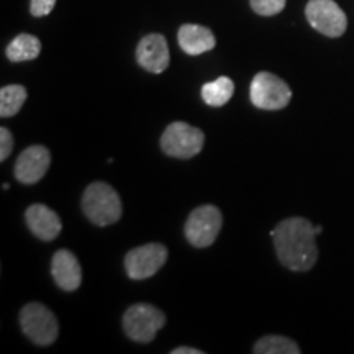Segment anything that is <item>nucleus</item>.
Segmentation results:
<instances>
[{
  "label": "nucleus",
  "instance_id": "nucleus-7",
  "mask_svg": "<svg viewBox=\"0 0 354 354\" xmlns=\"http://www.w3.org/2000/svg\"><path fill=\"white\" fill-rule=\"evenodd\" d=\"M221 225H223V216L220 209H216L215 205L197 207L185 221V238L192 246L207 248L215 243Z\"/></svg>",
  "mask_w": 354,
  "mask_h": 354
},
{
  "label": "nucleus",
  "instance_id": "nucleus-21",
  "mask_svg": "<svg viewBox=\"0 0 354 354\" xmlns=\"http://www.w3.org/2000/svg\"><path fill=\"white\" fill-rule=\"evenodd\" d=\"M56 6V0H32L30 3V13L33 17H46L53 12Z\"/></svg>",
  "mask_w": 354,
  "mask_h": 354
},
{
  "label": "nucleus",
  "instance_id": "nucleus-17",
  "mask_svg": "<svg viewBox=\"0 0 354 354\" xmlns=\"http://www.w3.org/2000/svg\"><path fill=\"white\" fill-rule=\"evenodd\" d=\"M26 100V88L19 84H12L0 88V117L8 118L20 112Z\"/></svg>",
  "mask_w": 354,
  "mask_h": 354
},
{
  "label": "nucleus",
  "instance_id": "nucleus-15",
  "mask_svg": "<svg viewBox=\"0 0 354 354\" xmlns=\"http://www.w3.org/2000/svg\"><path fill=\"white\" fill-rule=\"evenodd\" d=\"M7 57L12 63H21V61L37 59L41 53V43L37 37L28 33H21L12 39L7 46Z\"/></svg>",
  "mask_w": 354,
  "mask_h": 354
},
{
  "label": "nucleus",
  "instance_id": "nucleus-5",
  "mask_svg": "<svg viewBox=\"0 0 354 354\" xmlns=\"http://www.w3.org/2000/svg\"><path fill=\"white\" fill-rule=\"evenodd\" d=\"M205 136L198 128L184 122H174L161 136V148L167 156L190 159L202 151Z\"/></svg>",
  "mask_w": 354,
  "mask_h": 354
},
{
  "label": "nucleus",
  "instance_id": "nucleus-6",
  "mask_svg": "<svg viewBox=\"0 0 354 354\" xmlns=\"http://www.w3.org/2000/svg\"><path fill=\"white\" fill-rule=\"evenodd\" d=\"M250 97L254 107L276 112L289 105L292 92L287 84L272 73L256 74L250 87Z\"/></svg>",
  "mask_w": 354,
  "mask_h": 354
},
{
  "label": "nucleus",
  "instance_id": "nucleus-8",
  "mask_svg": "<svg viewBox=\"0 0 354 354\" xmlns=\"http://www.w3.org/2000/svg\"><path fill=\"white\" fill-rule=\"evenodd\" d=\"M305 17L308 24L325 37L338 38L346 32V13L333 0H310L305 7Z\"/></svg>",
  "mask_w": 354,
  "mask_h": 354
},
{
  "label": "nucleus",
  "instance_id": "nucleus-2",
  "mask_svg": "<svg viewBox=\"0 0 354 354\" xmlns=\"http://www.w3.org/2000/svg\"><path fill=\"white\" fill-rule=\"evenodd\" d=\"M82 210L97 227H107L120 220L123 207L120 196L112 185L94 183L86 189L82 196Z\"/></svg>",
  "mask_w": 354,
  "mask_h": 354
},
{
  "label": "nucleus",
  "instance_id": "nucleus-11",
  "mask_svg": "<svg viewBox=\"0 0 354 354\" xmlns=\"http://www.w3.org/2000/svg\"><path fill=\"white\" fill-rule=\"evenodd\" d=\"M51 156L48 148L41 145H33L26 148L17 159L15 177L21 184H37L50 169Z\"/></svg>",
  "mask_w": 354,
  "mask_h": 354
},
{
  "label": "nucleus",
  "instance_id": "nucleus-9",
  "mask_svg": "<svg viewBox=\"0 0 354 354\" xmlns=\"http://www.w3.org/2000/svg\"><path fill=\"white\" fill-rule=\"evenodd\" d=\"M167 261V248L161 243H148L128 251L125 269L133 281H145L153 277Z\"/></svg>",
  "mask_w": 354,
  "mask_h": 354
},
{
  "label": "nucleus",
  "instance_id": "nucleus-19",
  "mask_svg": "<svg viewBox=\"0 0 354 354\" xmlns=\"http://www.w3.org/2000/svg\"><path fill=\"white\" fill-rule=\"evenodd\" d=\"M251 8L261 17H274L286 7V0H250Z\"/></svg>",
  "mask_w": 354,
  "mask_h": 354
},
{
  "label": "nucleus",
  "instance_id": "nucleus-20",
  "mask_svg": "<svg viewBox=\"0 0 354 354\" xmlns=\"http://www.w3.org/2000/svg\"><path fill=\"white\" fill-rule=\"evenodd\" d=\"M13 151V136L8 128H0V161H7Z\"/></svg>",
  "mask_w": 354,
  "mask_h": 354
},
{
  "label": "nucleus",
  "instance_id": "nucleus-12",
  "mask_svg": "<svg viewBox=\"0 0 354 354\" xmlns=\"http://www.w3.org/2000/svg\"><path fill=\"white\" fill-rule=\"evenodd\" d=\"M25 220L30 232L41 241H53L59 236L61 228H63L59 215L43 203L30 205L25 212Z\"/></svg>",
  "mask_w": 354,
  "mask_h": 354
},
{
  "label": "nucleus",
  "instance_id": "nucleus-24",
  "mask_svg": "<svg viewBox=\"0 0 354 354\" xmlns=\"http://www.w3.org/2000/svg\"><path fill=\"white\" fill-rule=\"evenodd\" d=\"M8 187H10V184H3V185H2V189H3V190H7Z\"/></svg>",
  "mask_w": 354,
  "mask_h": 354
},
{
  "label": "nucleus",
  "instance_id": "nucleus-4",
  "mask_svg": "<svg viewBox=\"0 0 354 354\" xmlns=\"http://www.w3.org/2000/svg\"><path fill=\"white\" fill-rule=\"evenodd\" d=\"M166 325V315L149 304H135L123 315V330L136 343H151Z\"/></svg>",
  "mask_w": 354,
  "mask_h": 354
},
{
  "label": "nucleus",
  "instance_id": "nucleus-22",
  "mask_svg": "<svg viewBox=\"0 0 354 354\" xmlns=\"http://www.w3.org/2000/svg\"><path fill=\"white\" fill-rule=\"evenodd\" d=\"M171 354H202V351H201V349H196V348L180 346V348H176V349H172Z\"/></svg>",
  "mask_w": 354,
  "mask_h": 354
},
{
  "label": "nucleus",
  "instance_id": "nucleus-18",
  "mask_svg": "<svg viewBox=\"0 0 354 354\" xmlns=\"http://www.w3.org/2000/svg\"><path fill=\"white\" fill-rule=\"evenodd\" d=\"M254 354H299L300 348L290 338L281 335H268L261 338L253 348Z\"/></svg>",
  "mask_w": 354,
  "mask_h": 354
},
{
  "label": "nucleus",
  "instance_id": "nucleus-14",
  "mask_svg": "<svg viewBox=\"0 0 354 354\" xmlns=\"http://www.w3.org/2000/svg\"><path fill=\"white\" fill-rule=\"evenodd\" d=\"M177 41L184 53L190 56H198L203 53L214 50L216 39L210 28L202 25H183L177 33Z\"/></svg>",
  "mask_w": 354,
  "mask_h": 354
},
{
  "label": "nucleus",
  "instance_id": "nucleus-1",
  "mask_svg": "<svg viewBox=\"0 0 354 354\" xmlns=\"http://www.w3.org/2000/svg\"><path fill=\"white\" fill-rule=\"evenodd\" d=\"M277 259L284 268L295 272H305L318 259L317 232L307 218L292 216L282 220L271 233Z\"/></svg>",
  "mask_w": 354,
  "mask_h": 354
},
{
  "label": "nucleus",
  "instance_id": "nucleus-23",
  "mask_svg": "<svg viewBox=\"0 0 354 354\" xmlns=\"http://www.w3.org/2000/svg\"><path fill=\"white\" fill-rule=\"evenodd\" d=\"M315 232H317V234H320V233L323 232V228L320 227V225H317V227H315Z\"/></svg>",
  "mask_w": 354,
  "mask_h": 354
},
{
  "label": "nucleus",
  "instance_id": "nucleus-3",
  "mask_svg": "<svg viewBox=\"0 0 354 354\" xmlns=\"http://www.w3.org/2000/svg\"><path fill=\"white\" fill-rule=\"evenodd\" d=\"M20 326L30 342L38 346H50L59 335V323L46 305L26 304L20 312Z\"/></svg>",
  "mask_w": 354,
  "mask_h": 354
},
{
  "label": "nucleus",
  "instance_id": "nucleus-16",
  "mask_svg": "<svg viewBox=\"0 0 354 354\" xmlns=\"http://www.w3.org/2000/svg\"><path fill=\"white\" fill-rule=\"evenodd\" d=\"M234 84L230 77L221 76L215 81L203 84L202 99L210 107H223L233 97Z\"/></svg>",
  "mask_w": 354,
  "mask_h": 354
},
{
  "label": "nucleus",
  "instance_id": "nucleus-10",
  "mask_svg": "<svg viewBox=\"0 0 354 354\" xmlns=\"http://www.w3.org/2000/svg\"><path fill=\"white\" fill-rule=\"evenodd\" d=\"M136 61L148 73H165L169 66V48L166 38L159 33L146 35L136 48Z\"/></svg>",
  "mask_w": 354,
  "mask_h": 354
},
{
  "label": "nucleus",
  "instance_id": "nucleus-13",
  "mask_svg": "<svg viewBox=\"0 0 354 354\" xmlns=\"http://www.w3.org/2000/svg\"><path fill=\"white\" fill-rule=\"evenodd\" d=\"M51 274L59 289L74 292L82 282V269L76 254L68 250L56 251L51 259Z\"/></svg>",
  "mask_w": 354,
  "mask_h": 354
}]
</instances>
